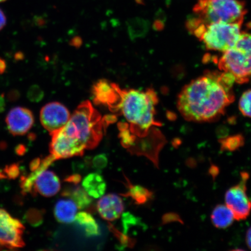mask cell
<instances>
[{
	"mask_svg": "<svg viewBox=\"0 0 251 251\" xmlns=\"http://www.w3.org/2000/svg\"><path fill=\"white\" fill-rule=\"evenodd\" d=\"M249 178L248 173H241L240 183L229 188L225 194L226 205L231 209L234 219L238 221L246 219L251 211V201L247 193Z\"/></svg>",
	"mask_w": 251,
	"mask_h": 251,
	"instance_id": "cell-7",
	"label": "cell"
},
{
	"mask_svg": "<svg viewBox=\"0 0 251 251\" xmlns=\"http://www.w3.org/2000/svg\"><path fill=\"white\" fill-rule=\"evenodd\" d=\"M42 212L38 210H29L26 214V219L31 225L38 226L42 222Z\"/></svg>",
	"mask_w": 251,
	"mask_h": 251,
	"instance_id": "cell-23",
	"label": "cell"
},
{
	"mask_svg": "<svg viewBox=\"0 0 251 251\" xmlns=\"http://www.w3.org/2000/svg\"><path fill=\"white\" fill-rule=\"evenodd\" d=\"M241 23H219L201 24L190 31L206 49L224 52L233 47L241 33Z\"/></svg>",
	"mask_w": 251,
	"mask_h": 251,
	"instance_id": "cell-6",
	"label": "cell"
},
{
	"mask_svg": "<svg viewBox=\"0 0 251 251\" xmlns=\"http://www.w3.org/2000/svg\"><path fill=\"white\" fill-rule=\"evenodd\" d=\"M67 181L75 184H77L80 181V176L78 175H74L67 178Z\"/></svg>",
	"mask_w": 251,
	"mask_h": 251,
	"instance_id": "cell-28",
	"label": "cell"
},
{
	"mask_svg": "<svg viewBox=\"0 0 251 251\" xmlns=\"http://www.w3.org/2000/svg\"><path fill=\"white\" fill-rule=\"evenodd\" d=\"M108 124L90 101L83 102L61 130L51 135V155L55 160L81 156L98 145Z\"/></svg>",
	"mask_w": 251,
	"mask_h": 251,
	"instance_id": "cell-2",
	"label": "cell"
},
{
	"mask_svg": "<svg viewBox=\"0 0 251 251\" xmlns=\"http://www.w3.org/2000/svg\"><path fill=\"white\" fill-rule=\"evenodd\" d=\"M78 209L76 203L70 198L59 200L55 205V217L62 224H72L75 222Z\"/></svg>",
	"mask_w": 251,
	"mask_h": 251,
	"instance_id": "cell-14",
	"label": "cell"
},
{
	"mask_svg": "<svg viewBox=\"0 0 251 251\" xmlns=\"http://www.w3.org/2000/svg\"><path fill=\"white\" fill-rule=\"evenodd\" d=\"M121 88L106 80H100L93 88V101L97 105L107 106L113 112L121 99Z\"/></svg>",
	"mask_w": 251,
	"mask_h": 251,
	"instance_id": "cell-10",
	"label": "cell"
},
{
	"mask_svg": "<svg viewBox=\"0 0 251 251\" xmlns=\"http://www.w3.org/2000/svg\"><path fill=\"white\" fill-rule=\"evenodd\" d=\"M6 176L5 175L4 173L0 171V179H1V178H4Z\"/></svg>",
	"mask_w": 251,
	"mask_h": 251,
	"instance_id": "cell-32",
	"label": "cell"
},
{
	"mask_svg": "<svg viewBox=\"0 0 251 251\" xmlns=\"http://www.w3.org/2000/svg\"><path fill=\"white\" fill-rule=\"evenodd\" d=\"M75 222L78 226L82 228L86 236L96 237L100 234L99 225L90 213L86 212L77 213Z\"/></svg>",
	"mask_w": 251,
	"mask_h": 251,
	"instance_id": "cell-17",
	"label": "cell"
},
{
	"mask_svg": "<svg viewBox=\"0 0 251 251\" xmlns=\"http://www.w3.org/2000/svg\"><path fill=\"white\" fill-rule=\"evenodd\" d=\"M97 209L103 219L114 221L123 213L124 204L117 194H109L101 197L97 203Z\"/></svg>",
	"mask_w": 251,
	"mask_h": 251,
	"instance_id": "cell-12",
	"label": "cell"
},
{
	"mask_svg": "<svg viewBox=\"0 0 251 251\" xmlns=\"http://www.w3.org/2000/svg\"><path fill=\"white\" fill-rule=\"evenodd\" d=\"M193 12L186 22L190 32L201 24H243L247 9L246 2L240 0H199Z\"/></svg>",
	"mask_w": 251,
	"mask_h": 251,
	"instance_id": "cell-4",
	"label": "cell"
},
{
	"mask_svg": "<svg viewBox=\"0 0 251 251\" xmlns=\"http://www.w3.org/2000/svg\"><path fill=\"white\" fill-rule=\"evenodd\" d=\"M27 96L31 101L39 102L43 98L44 93L38 86L34 85L29 89Z\"/></svg>",
	"mask_w": 251,
	"mask_h": 251,
	"instance_id": "cell-24",
	"label": "cell"
},
{
	"mask_svg": "<svg viewBox=\"0 0 251 251\" xmlns=\"http://www.w3.org/2000/svg\"><path fill=\"white\" fill-rule=\"evenodd\" d=\"M8 130L13 136H23L33 126L34 119L29 109L23 107L12 108L5 119Z\"/></svg>",
	"mask_w": 251,
	"mask_h": 251,
	"instance_id": "cell-11",
	"label": "cell"
},
{
	"mask_svg": "<svg viewBox=\"0 0 251 251\" xmlns=\"http://www.w3.org/2000/svg\"><path fill=\"white\" fill-rule=\"evenodd\" d=\"M7 23V19L4 12L0 9V30H1Z\"/></svg>",
	"mask_w": 251,
	"mask_h": 251,
	"instance_id": "cell-27",
	"label": "cell"
},
{
	"mask_svg": "<svg viewBox=\"0 0 251 251\" xmlns=\"http://www.w3.org/2000/svg\"><path fill=\"white\" fill-rule=\"evenodd\" d=\"M25 227L22 223L0 208V249H20L25 246Z\"/></svg>",
	"mask_w": 251,
	"mask_h": 251,
	"instance_id": "cell-8",
	"label": "cell"
},
{
	"mask_svg": "<svg viewBox=\"0 0 251 251\" xmlns=\"http://www.w3.org/2000/svg\"><path fill=\"white\" fill-rule=\"evenodd\" d=\"M126 195L130 197L136 203L143 204L148 201L152 197V193L142 186L130 184Z\"/></svg>",
	"mask_w": 251,
	"mask_h": 251,
	"instance_id": "cell-20",
	"label": "cell"
},
{
	"mask_svg": "<svg viewBox=\"0 0 251 251\" xmlns=\"http://www.w3.org/2000/svg\"><path fill=\"white\" fill-rule=\"evenodd\" d=\"M108 164V158L105 154H100L94 157L93 161V168L97 171H101Z\"/></svg>",
	"mask_w": 251,
	"mask_h": 251,
	"instance_id": "cell-25",
	"label": "cell"
},
{
	"mask_svg": "<svg viewBox=\"0 0 251 251\" xmlns=\"http://www.w3.org/2000/svg\"><path fill=\"white\" fill-rule=\"evenodd\" d=\"M63 196L70 198L76 203L78 208L83 209L87 208L92 202V199L83 187L76 186L63 193Z\"/></svg>",
	"mask_w": 251,
	"mask_h": 251,
	"instance_id": "cell-18",
	"label": "cell"
},
{
	"mask_svg": "<svg viewBox=\"0 0 251 251\" xmlns=\"http://www.w3.org/2000/svg\"><path fill=\"white\" fill-rule=\"evenodd\" d=\"M239 109L245 117L251 118V89L247 90L241 96Z\"/></svg>",
	"mask_w": 251,
	"mask_h": 251,
	"instance_id": "cell-22",
	"label": "cell"
},
{
	"mask_svg": "<svg viewBox=\"0 0 251 251\" xmlns=\"http://www.w3.org/2000/svg\"><path fill=\"white\" fill-rule=\"evenodd\" d=\"M4 173L7 175V177H9V178H14L17 177L19 174H20L18 165L13 164L9 166L8 167L5 168Z\"/></svg>",
	"mask_w": 251,
	"mask_h": 251,
	"instance_id": "cell-26",
	"label": "cell"
},
{
	"mask_svg": "<svg viewBox=\"0 0 251 251\" xmlns=\"http://www.w3.org/2000/svg\"><path fill=\"white\" fill-rule=\"evenodd\" d=\"M5 106V101L4 97L0 96V110L2 108H4Z\"/></svg>",
	"mask_w": 251,
	"mask_h": 251,
	"instance_id": "cell-31",
	"label": "cell"
},
{
	"mask_svg": "<svg viewBox=\"0 0 251 251\" xmlns=\"http://www.w3.org/2000/svg\"><path fill=\"white\" fill-rule=\"evenodd\" d=\"M121 99L115 112H120L128 122V127L135 139L150 136L161 125L155 119L158 97L154 90H120Z\"/></svg>",
	"mask_w": 251,
	"mask_h": 251,
	"instance_id": "cell-3",
	"label": "cell"
},
{
	"mask_svg": "<svg viewBox=\"0 0 251 251\" xmlns=\"http://www.w3.org/2000/svg\"><path fill=\"white\" fill-rule=\"evenodd\" d=\"M234 82L233 77L226 72L206 71L181 90L177 99L178 110L188 121L217 120L234 101Z\"/></svg>",
	"mask_w": 251,
	"mask_h": 251,
	"instance_id": "cell-1",
	"label": "cell"
},
{
	"mask_svg": "<svg viewBox=\"0 0 251 251\" xmlns=\"http://www.w3.org/2000/svg\"><path fill=\"white\" fill-rule=\"evenodd\" d=\"M70 118L67 108L57 102L47 103L40 111L41 123L51 135L61 130Z\"/></svg>",
	"mask_w": 251,
	"mask_h": 251,
	"instance_id": "cell-9",
	"label": "cell"
},
{
	"mask_svg": "<svg viewBox=\"0 0 251 251\" xmlns=\"http://www.w3.org/2000/svg\"><path fill=\"white\" fill-rule=\"evenodd\" d=\"M222 149L224 150L234 151L242 146L244 139L241 135H235L221 141Z\"/></svg>",
	"mask_w": 251,
	"mask_h": 251,
	"instance_id": "cell-21",
	"label": "cell"
},
{
	"mask_svg": "<svg viewBox=\"0 0 251 251\" xmlns=\"http://www.w3.org/2000/svg\"><path fill=\"white\" fill-rule=\"evenodd\" d=\"M6 69V64L4 59L0 58V74L4 73Z\"/></svg>",
	"mask_w": 251,
	"mask_h": 251,
	"instance_id": "cell-30",
	"label": "cell"
},
{
	"mask_svg": "<svg viewBox=\"0 0 251 251\" xmlns=\"http://www.w3.org/2000/svg\"><path fill=\"white\" fill-rule=\"evenodd\" d=\"M211 218L213 225L218 228H226L230 226L235 220L231 209L226 205L222 204L213 209Z\"/></svg>",
	"mask_w": 251,
	"mask_h": 251,
	"instance_id": "cell-16",
	"label": "cell"
},
{
	"mask_svg": "<svg viewBox=\"0 0 251 251\" xmlns=\"http://www.w3.org/2000/svg\"><path fill=\"white\" fill-rule=\"evenodd\" d=\"M246 243L248 247L251 250V227L247 230V232Z\"/></svg>",
	"mask_w": 251,
	"mask_h": 251,
	"instance_id": "cell-29",
	"label": "cell"
},
{
	"mask_svg": "<svg viewBox=\"0 0 251 251\" xmlns=\"http://www.w3.org/2000/svg\"><path fill=\"white\" fill-rule=\"evenodd\" d=\"M128 35L131 40L143 37L149 30V23L141 18L130 19L127 23Z\"/></svg>",
	"mask_w": 251,
	"mask_h": 251,
	"instance_id": "cell-19",
	"label": "cell"
},
{
	"mask_svg": "<svg viewBox=\"0 0 251 251\" xmlns=\"http://www.w3.org/2000/svg\"><path fill=\"white\" fill-rule=\"evenodd\" d=\"M82 187L91 197L99 199L105 194L106 184L101 175L93 173L84 178Z\"/></svg>",
	"mask_w": 251,
	"mask_h": 251,
	"instance_id": "cell-15",
	"label": "cell"
},
{
	"mask_svg": "<svg viewBox=\"0 0 251 251\" xmlns=\"http://www.w3.org/2000/svg\"><path fill=\"white\" fill-rule=\"evenodd\" d=\"M6 1V0H0V2H4Z\"/></svg>",
	"mask_w": 251,
	"mask_h": 251,
	"instance_id": "cell-33",
	"label": "cell"
},
{
	"mask_svg": "<svg viewBox=\"0 0 251 251\" xmlns=\"http://www.w3.org/2000/svg\"><path fill=\"white\" fill-rule=\"evenodd\" d=\"M61 189V183L54 172L45 170L37 175L33 185V193L47 197L54 196Z\"/></svg>",
	"mask_w": 251,
	"mask_h": 251,
	"instance_id": "cell-13",
	"label": "cell"
},
{
	"mask_svg": "<svg viewBox=\"0 0 251 251\" xmlns=\"http://www.w3.org/2000/svg\"><path fill=\"white\" fill-rule=\"evenodd\" d=\"M219 70L230 74L235 82L244 84L251 77V33L243 31L235 45L219 59Z\"/></svg>",
	"mask_w": 251,
	"mask_h": 251,
	"instance_id": "cell-5",
	"label": "cell"
}]
</instances>
